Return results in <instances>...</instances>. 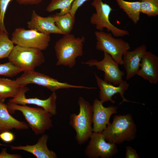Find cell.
Here are the masks:
<instances>
[{"label": "cell", "instance_id": "cell-1", "mask_svg": "<svg viewBox=\"0 0 158 158\" xmlns=\"http://www.w3.org/2000/svg\"><path fill=\"white\" fill-rule=\"evenodd\" d=\"M137 131L136 125L132 115L128 114L114 116L112 122L109 123L102 133L107 141L117 145L133 140Z\"/></svg>", "mask_w": 158, "mask_h": 158}, {"label": "cell", "instance_id": "cell-2", "mask_svg": "<svg viewBox=\"0 0 158 158\" xmlns=\"http://www.w3.org/2000/svg\"><path fill=\"white\" fill-rule=\"evenodd\" d=\"M56 42L54 47L57 66L73 67L76 63V59L83 54L84 37H76L73 34L63 35Z\"/></svg>", "mask_w": 158, "mask_h": 158}, {"label": "cell", "instance_id": "cell-3", "mask_svg": "<svg viewBox=\"0 0 158 158\" xmlns=\"http://www.w3.org/2000/svg\"><path fill=\"white\" fill-rule=\"evenodd\" d=\"M7 105L10 114H14L17 111L21 112L28 126L36 135L43 134L53 126L51 119L53 116L41 107H31L9 102Z\"/></svg>", "mask_w": 158, "mask_h": 158}, {"label": "cell", "instance_id": "cell-4", "mask_svg": "<svg viewBox=\"0 0 158 158\" xmlns=\"http://www.w3.org/2000/svg\"><path fill=\"white\" fill-rule=\"evenodd\" d=\"M79 111L78 114L70 115L69 124L76 132L75 139L80 145L85 143L90 139L93 132L92 106L84 98H78Z\"/></svg>", "mask_w": 158, "mask_h": 158}, {"label": "cell", "instance_id": "cell-5", "mask_svg": "<svg viewBox=\"0 0 158 158\" xmlns=\"http://www.w3.org/2000/svg\"><path fill=\"white\" fill-rule=\"evenodd\" d=\"M8 58L9 61L23 72L34 71L45 61L44 56L40 49L17 45L14 46Z\"/></svg>", "mask_w": 158, "mask_h": 158}, {"label": "cell", "instance_id": "cell-6", "mask_svg": "<svg viewBox=\"0 0 158 158\" xmlns=\"http://www.w3.org/2000/svg\"><path fill=\"white\" fill-rule=\"evenodd\" d=\"M21 87L33 84L45 87L52 92L59 89L75 88L88 89H95V87L75 85L66 82H62L49 76L34 71L23 72V74L15 80Z\"/></svg>", "mask_w": 158, "mask_h": 158}, {"label": "cell", "instance_id": "cell-7", "mask_svg": "<svg viewBox=\"0 0 158 158\" xmlns=\"http://www.w3.org/2000/svg\"><path fill=\"white\" fill-rule=\"evenodd\" d=\"M95 35L97 40L96 49L107 53L119 65H123V56L130 49L129 44L121 39L114 37L111 33L103 31H95Z\"/></svg>", "mask_w": 158, "mask_h": 158}, {"label": "cell", "instance_id": "cell-8", "mask_svg": "<svg viewBox=\"0 0 158 158\" xmlns=\"http://www.w3.org/2000/svg\"><path fill=\"white\" fill-rule=\"evenodd\" d=\"M103 0H93L92 2L91 5L95 8L96 12L91 16L90 23L95 25L98 31H103L106 28L116 37L129 35L128 31L120 29L111 23L109 16L113 9L109 5L104 2Z\"/></svg>", "mask_w": 158, "mask_h": 158}, {"label": "cell", "instance_id": "cell-9", "mask_svg": "<svg viewBox=\"0 0 158 158\" xmlns=\"http://www.w3.org/2000/svg\"><path fill=\"white\" fill-rule=\"evenodd\" d=\"M11 40L17 45L37 48L42 51L48 47L51 38L50 35L35 30L19 28L16 29L12 33Z\"/></svg>", "mask_w": 158, "mask_h": 158}, {"label": "cell", "instance_id": "cell-10", "mask_svg": "<svg viewBox=\"0 0 158 158\" xmlns=\"http://www.w3.org/2000/svg\"><path fill=\"white\" fill-rule=\"evenodd\" d=\"M85 150L89 158H110L118 152L117 145L107 142L102 133L93 132Z\"/></svg>", "mask_w": 158, "mask_h": 158}, {"label": "cell", "instance_id": "cell-11", "mask_svg": "<svg viewBox=\"0 0 158 158\" xmlns=\"http://www.w3.org/2000/svg\"><path fill=\"white\" fill-rule=\"evenodd\" d=\"M104 53V58L100 61L91 59L82 63L90 67L96 66L97 69L104 72V81L118 85L123 80V77L124 72L120 70L119 64L109 55L105 52Z\"/></svg>", "mask_w": 158, "mask_h": 158}, {"label": "cell", "instance_id": "cell-12", "mask_svg": "<svg viewBox=\"0 0 158 158\" xmlns=\"http://www.w3.org/2000/svg\"><path fill=\"white\" fill-rule=\"evenodd\" d=\"M26 86L23 87L18 95L9 100V102L20 105L32 104L41 107L52 116L57 114L56 101L57 95L53 92L47 99H41L37 97L26 98L25 93L29 90Z\"/></svg>", "mask_w": 158, "mask_h": 158}, {"label": "cell", "instance_id": "cell-13", "mask_svg": "<svg viewBox=\"0 0 158 158\" xmlns=\"http://www.w3.org/2000/svg\"><path fill=\"white\" fill-rule=\"evenodd\" d=\"M103 104L96 98L92 105L93 132L102 133L109 124L111 116L117 113V107L111 106L105 107Z\"/></svg>", "mask_w": 158, "mask_h": 158}, {"label": "cell", "instance_id": "cell-14", "mask_svg": "<svg viewBox=\"0 0 158 158\" xmlns=\"http://www.w3.org/2000/svg\"><path fill=\"white\" fill-rule=\"evenodd\" d=\"M94 73L97 85L100 90L99 99L103 103L108 101L113 104L115 103V101L112 98L115 95L118 93L122 98V102L120 103V104L125 102L145 104L129 100L125 98L124 97V93L129 86L126 81L123 80L117 86H116L107 83L100 78L95 73Z\"/></svg>", "mask_w": 158, "mask_h": 158}, {"label": "cell", "instance_id": "cell-15", "mask_svg": "<svg viewBox=\"0 0 158 158\" xmlns=\"http://www.w3.org/2000/svg\"><path fill=\"white\" fill-rule=\"evenodd\" d=\"M137 75L151 84L158 82V57L149 51L143 55Z\"/></svg>", "mask_w": 158, "mask_h": 158}, {"label": "cell", "instance_id": "cell-16", "mask_svg": "<svg viewBox=\"0 0 158 158\" xmlns=\"http://www.w3.org/2000/svg\"><path fill=\"white\" fill-rule=\"evenodd\" d=\"M29 29L35 30L44 34L50 35L56 34L64 35L55 24L53 15L47 17L41 16L33 10L31 13V18L27 23Z\"/></svg>", "mask_w": 158, "mask_h": 158}, {"label": "cell", "instance_id": "cell-17", "mask_svg": "<svg viewBox=\"0 0 158 158\" xmlns=\"http://www.w3.org/2000/svg\"><path fill=\"white\" fill-rule=\"evenodd\" d=\"M146 51V46L142 44L133 50L127 51L123 55V65L126 71L127 80L130 79L137 75L140 69L142 58Z\"/></svg>", "mask_w": 158, "mask_h": 158}, {"label": "cell", "instance_id": "cell-18", "mask_svg": "<svg viewBox=\"0 0 158 158\" xmlns=\"http://www.w3.org/2000/svg\"><path fill=\"white\" fill-rule=\"evenodd\" d=\"M48 135L43 134L35 144L30 145L18 146H11V150H22L30 153L37 158H56L57 156L53 151L49 150L47 143Z\"/></svg>", "mask_w": 158, "mask_h": 158}, {"label": "cell", "instance_id": "cell-19", "mask_svg": "<svg viewBox=\"0 0 158 158\" xmlns=\"http://www.w3.org/2000/svg\"><path fill=\"white\" fill-rule=\"evenodd\" d=\"M28 128V125L26 123L19 121L11 116L7 104L0 102V133L13 129L21 130Z\"/></svg>", "mask_w": 158, "mask_h": 158}, {"label": "cell", "instance_id": "cell-20", "mask_svg": "<svg viewBox=\"0 0 158 158\" xmlns=\"http://www.w3.org/2000/svg\"><path fill=\"white\" fill-rule=\"evenodd\" d=\"M23 87L19 85L15 80L0 78V102H4L8 98H14Z\"/></svg>", "mask_w": 158, "mask_h": 158}, {"label": "cell", "instance_id": "cell-21", "mask_svg": "<svg viewBox=\"0 0 158 158\" xmlns=\"http://www.w3.org/2000/svg\"><path fill=\"white\" fill-rule=\"evenodd\" d=\"M119 7L128 17L136 24L140 20L141 13L140 3L139 1H129L124 0H116Z\"/></svg>", "mask_w": 158, "mask_h": 158}, {"label": "cell", "instance_id": "cell-22", "mask_svg": "<svg viewBox=\"0 0 158 158\" xmlns=\"http://www.w3.org/2000/svg\"><path fill=\"white\" fill-rule=\"evenodd\" d=\"M56 25L64 35L70 34L75 24V17L68 12L63 15H53Z\"/></svg>", "mask_w": 158, "mask_h": 158}, {"label": "cell", "instance_id": "cell-23", "mask_svg": "<svg viewBox=\"0 0 158 158\" xmlns=\"http://www.w3.org/2000/svg\"><path fill=\"white\" fill-rule=\"evenodd\" d=\"M74 0H51L46 8V11L48 12L60 9L57 14L63 15L68 12Z\"/></svg>", "mask_w": 158, "mask_h": 158}, {"label": "cell", "instance_id": "cell-24", "mask_svg": "<svg viewBox=\"0 0 158 158\" xmlns=\"http://www.w3.org/2000/svg\"><path fill=\"white\" fill-rule=\"evenodd\" d=\"M8 35V32L0 31V59L8 58L14 47Z\"/></svg>", "mask_w": 158, "mask_h": 158}, {"label": "cell", "instance_id": "cell-25", "mask_svg": "<svg viewBox=\"0 0 158 158\" xmlns=\"http://www.w3.org/2000/svg\"><path fill=\"white\" fill-rule=\"evenodd\" d=\"M141 13L149 17L158 15V0H139Z\"/></svg>", "mask_w": 158, "mask_h": 158}, {"label": "cell", "instance_id": "cell-26", "mask_svg": "<svg viewBox=\"0 0 158 158\" xmlns=\"http://www.w3.org/2000/svg\"><path fill=\"white\" fill-rule=\"evenodd\" d=\"M22 71V69L10 61L0 64V75L13 77Z\"/></svg>", "mask_w": 158, "mask_h": 158}, {"label": "cell", "instance_id": "cell-27", "mask_svg": "<svg viewBox=\"0 0 158 158\" xmlns=\"http://www.w3.org/2000/svg\"><path fill=\"white\" fill-rule=\"evenodd\" d=\"M13 0H0V31L7 32L4 24L6 11L11 1Z\"/></svg>", "mask_w": 158, "mask_h": 158}, {"label": "cell", "instance_id": "cell-28", "mask_svg": "<svg viewBox=\"0 0 158 158\" xmlns=\"http://www.w3.org/2000/svg\"><path fill=\"white\" fill-rule=\"evenodd\" d=\"M15 138L14 134L10 130L5 131L0 133V139L5 142L10 143L14 140Z\"/></svg>", "mask_w": 158, "mask_h": 158}, {"label": "cell", "instance_id": "cell-29", "mask_svg": "<svg viewBox=\"0 0 158 158\" xmlns=\"http://www.w3.org/2000/svg\"><path fill=\"white\" fill-rule=\"evenodd\" d=\"M90 0H74L69 11L73 16H75V14L78 8L85 2Z\"/></svg>", "mask_w": 158, "mask_h": 158}, {"label": "cell", "instance_id": "cell-30", "mask_svg": "<svg viewBox=\"0 0 158 158\" xmlns=\"http://www.w3.org/2000/svg\"><path fill=\"white\" fill-rule=\"evenodd\" d=\"M125 158H139L136 151L131 146H127L126 149Z\"/></svg>", "mask_w": 158, "mask_h": 158}, {"label": "cell", "instance_id": "cell-31", "mask_svg": "<svg viewBox=\"0 0 158 158\" xmlns=\"http://www.w3.org/2000/svg\"><path fill=\"white\" fill-rule=\"evenodd\" d=\"M22 156L18 154H10L6 152V148H3L0 153V158H21Z\"/></svg>", "mask_w": 158, "mask_h": 158}, {"label": "cell", "instance_id": "cell-32", "mask_svg": "<svg viewBox=\"0 0 158 158\" xmlns=\"http://www.w3.org/2000/svg\"><path fill=\"white\" fill-rule=\"evenodd\" d=\"M19 4L25 5L38 4L43 0H16Z\"/></svg>", "mask_w": 158, "mask_h": 158}]
</instances>
